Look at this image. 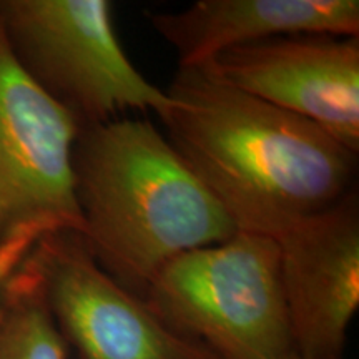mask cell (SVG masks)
Here are the masks:
<instances>
[{"label":"cell","mask_w":359,"mask_h":359,"mask_svg":"<svg viewBox=\"0 0 359 359\" xmlns=\"http://www.w3.org/2000/svg\"><path fill=\"white\" fill-rule=\"evenodd\" d=\"M167 93L165 137L238 231L276 240L356 188L358 154L208 67H178Z\"/></svg>","instance_id":"cell-1"},{"label":"cell","mask_w":359,"mask_h":359,"mask_svg":"<svg viewBox=\"0 0 359 359\" xmlns=\"http://www.w3.org/2000/svg\"><path fill=\"white\" fill-rule=\"evenodd\" d=\"M72 168L85 246L107 275L140 298L170 259L238 231L147 118L120 116L80 130Z\"/></svg>","instance_id":"cell-2"},{"label":"cell","mask_w":359,"mask_h":359,"mask_svg":"<svg viewBox=\"0 0 359 359\" xmlns=\"http://www.w3.org/2000/svg\"><path fill=\"white\" fill-rule=\"evenodd\" d=\"M172 330L219 359L294 353L275 238L235 235L170 259L143 294Z\"/></svg>","instance_id":"cell-3"},{"label":"cell","mask_w":359,"mask_h":359,"mask_svg":"<svg viewBox=\"0 0 359 359\" xmlns=\"http://www.w3.org/2000/svg\"><path fill=\"white\" fill-rule=\"evenodd\" d=\"M109 0H0V27L30 79L80 130L172 107L125 53Z\"/></svg>","instance_id":"cell-4"},{"label":"cell","mask_w":359,"mask_h":359,"mask_svg":"<svg viewBox=\"0 0 359 359\" xmlns=\"http://www.w3.org/2000/svg\"><path fill=\"white\" fill-rule=\"evenodd\" d=\"M79 133L22 69L0 27V241L24 228L82 233L72 168Z\"/></svg>","instance_id":"cell-5"},{"label":"cell","mask_w":359,"mask_h":359,"mask_svg":"<svg viewBox=\"0 0 359 359\" xmlns=\"http://www.w3.org/2000/svg\"><path fill=\"white\" fill-rule=\"evenodd\" d=\"M29 258L58 330L80 359H219L107 275L79 233L40 236Z\"/></svg>","instance_id":"cell-6"},{"label":"cell","mask_w":359,"mask_h":359,"mask_svg":"<svg viewBox=\"0 0 359 359\" xmlns=\"http://www.w3.org/2000/svg\"><path fill=\"white\" fill-rule=\"evenodd\" d=\"M205 67L359 154V37L283 35L230 48Z\"/></svg>","instance_id":"cell-7"},{"label":"cell","mask_w":359,"mask_h":359,"mask_svg":"<svg viewBox=\"0 0 359 359\" xmlns=\"http://www.w3.org/2000/svg\"><path fill=\"white\" fill-rule=\"evenodd\" d=\"M294 353L343 359L359 308L358 188L276 238Z\"/></svg>","instance_id":"cell-8"},{"label":"cell","mask_w":359,"mask_h":359,"mask_svg":"<svg viewBox=\"0 0 359 359\" xmlns=\"http://www.w3.org/2000/svg\"><path fill=\"white\" fill-rule=\"evenodd\" d=\"M173 48L180 69L203 67L219 53L298 34L359 37L358 0H198L178 12L148 13Z\"/></svg>","instance_id":"cell-9"},{"label":"cell","mask_w":359,"mask_h":359,"mask_svg":"<svg viewBox=\"0 0 359 359\" xmlns=\"http://www.w3.org/2000/svg\"><path fill=\"white\" fill-rule=\"evenodd\" d=\"M69 344L47 303L39 271L27 257L8 286L0 320V359H67Z\"/></svg>","instance_id":"cell-10"},{"label":"cell","mask_w":359,"mask_h":359,"mask_svg":"<svg viewBox=\"0 0 359 359\" xmlns=\"http://www.w3.org/2000/svg\"><path fill=\"white\" fill-rule=\"evenodd\" d=\"M40 236H43L42 231L34 230V228H24L0 241V320H2L4 308H6L12 278L20 268V264L24 263V259L29 257L30 251L34 250Z\"/></svg>","instance_id":"cell-11"},{"label":"cell","mask_w":359,"mask_h":359,"mask_svg":"<svg viewBox=\"0 0 359 359\" xmlns=\"http://www.w3.org/2000/svg\"><path fill=\"white\" fill-rule=\"evenodd\" d=\"M281 359H304V358H302L299 354H296V353H291V354H288V356H285Z\"/></svg>","instance_id":"cell-12"}]
</instances>
